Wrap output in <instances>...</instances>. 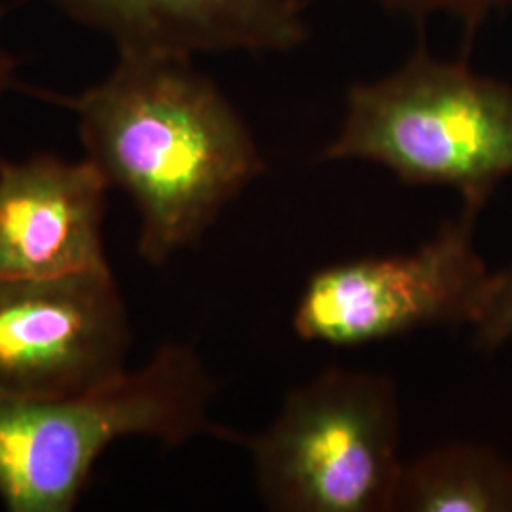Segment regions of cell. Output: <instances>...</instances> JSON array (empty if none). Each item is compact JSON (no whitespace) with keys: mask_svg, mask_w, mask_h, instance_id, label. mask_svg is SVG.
Segmentation results:
<instances>
[{"mask_svg":"<svg viewBox=\"0 0 512 512\" xmlns=\"http://www.w3.org/2000/svg\"><path fill=\"white\" fill-rule=\"evenodd\" d=\"M31 93L76 116L86 158L139 213L137 251L150 266L198 243L264 171L245 120L188 57L118 54L86 92Z\"/></svg>","mask_w":512,"mask_h":512,"instance_id":"6da1fadb","label":"cell"},{"mask_svg":"<svg viewBox=\"0 0 512 512\" xmlns=\"http://www.w3.org/2000/svg\"><path fill=\"white\" fill-rule=\"evenodd\" d=\"M215 384L200 357L164 344L147 365L46 399H0V501L10 512H71L116 440L183 446L219 439L209 420Z\"/></svg>","mask_w":512,"mask_h":512,"instance_id":"7a4b0ae2","label":"cell"},{"mask_svg":"<svg viewBox=\"0 0 512 512\" xmlns=\"http://www.w3.org/2000/svg\"><path fill=\"white\" fill-rule=\"evenodd\" d=\"M323 160H365L404 184L454 188L480 213L512 175V84L420 46L399 71L349 88Z\"/></svg>","mask_w":512,"mask_h":512,"instance_id":"3957f363","label":"cell"},{"mask_svg":"<svg viewBox=\"0 0 512 512\" xmlns=\"http://www.w3.org/2000/svg\"><path fill=\"white\" fill-rule=\"evenodd\" d=\"M220 439L251 452L258 492L274 511H393L401 410L382 374L330 368L294 389L262 435L224 427Z\"/></svg>","mask_w":512,"mask_h":512,"instance_id":"277c9868","label":"cell"},{"mask_svg":"<svg viewBox=\"0 0 512 512\" xmlns=\"http://www.w3.org/2000/svg\"><path fill=\"white\" fill-rule=\"evenodd\" d=\"M473 209H461L406 255L359 258L311 275L294 332L334 348L389 340L425 327L471 325L490 272L475 245Z\"/></svg>","mask_w":512,"mask_h":512,"instance_id":"5b68a950","label":"cell"},{"mask_svg":"<svg viewBox=\"0 0 512 512\" xmlns=\"http://www.w3.org/2000/svg\"><path fill=\"white\" fill-rule=\"evenodd\" d=\"M131 348L124 296L110 268L59 277H0V399H46L109 382Z\"/></svg>","mask_w":512,"mask_h":512,"instance_id":"8992f818","label":"cell"},{"mask_svg":"<svg viewBox=\"0 0 512 512\" xmlns=\"http://www.w3.org/2000/svg\"><path fill=\"white\" fill-rule=\"evenodd\" d=\"M109 188L88 158H0V277H59L109 268L103 241Z\"/></svg>","mask_w":512,"mask_h":512,"instance_id":"52a82bcc","label":"cell"},{"mask_svg":"<svg viewBox=\"0 0 512 512\" xmlns=\"http://www.w3.org/2000/svg\"><path fill=\"white\" fill-rule=\"evenodd\" d=\"M118 54L287 52L308 37L300 0H50Z\"/></svg>","mask_w":512,"mask_h":512,"instance_id":"ba28073f","label":"cell"},{"mask_svg":"<svg viewBox=\"0 0 512 512\" xmlns=\"http://www.w3.org/2000/svg\"><path fill=\"white\" fill-rule=\"evenodd\" d=\"M393 511L512 512V463L480 444H448L404 463Z\"/></svg>","mask_w":512,"mask_h":512,"instance_id":"9c48e42d","label":"cell"},{"mask_svg":"<svg viewBox=\"0 0 512 512\" xmlns=\"http://www.w3.org/2000/svg\"><path fill=\"white\" fill-rule=\"evenodd\" d=\"M476 348L492 353L512 340V266L490 274L469 325Z\"/></svg>","mask_w":512,"mask_h":512,"instance_id":"30bf717a","label":"cell"},{"mask_svg":"<svg viewBox=\"0 0 512 512\" xmlns=\"http://www.w3.org/2000/svg\"><path fill=\"white\" fill-rule=\"evenodd\" d=\"M374 2L414 18H425L437 12H446L463 19L467 25V31L473 33L480 19L486 18L490 10L507 4L509 0H374Z\"/></svg>","mask_w":512,"mask_h":512,"instance_id":"8fae6325","label":"cell"},{"mask_svg":"<svg viewBox=\"0 0 512 512\" xmlns=\"http://www.w3.org/2000/svg\"><path fill=\"white\" fill-rule=\"evenodd\" d=\"M2 19H4V10L0 6V95L10 88H18L14 78L16 59L4 50V44H2Z\"/></svg>","mask_w":512,"mask_h":512,"instance_id":"7c38bea8","label":"cell"}]
</instances>
